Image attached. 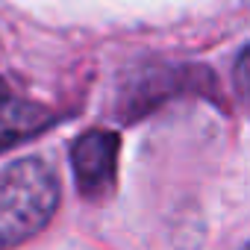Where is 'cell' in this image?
Wrapping results in <instances>:
<instances>
[{
	"instance_id": "obj_1",
	"label": "cell",
	"mask_w": 250,
	"mask_h": 250,
	"mask_svg": "<svg viewBox=\"0 0 250 250\" xmlns=\"http://www.w3.org/2000/svg\"><path fill=\"white\" fill-rule=\"evenodd\" d=\"M59 206L56 171L36 156L0 171V250H12L39 235Z\"/></svg>"
},
{
	"instance_id": "obj_3",
	"label": "cell",
	"mask_w": 250,
	"mask_h": 250,
	"mask_svg": "<svg viewBox=\"0 0 250 250\" xmlns=\"http://www.w3.org/2000/svg\"><path fill=\"white\" fill-rule=\"evenodd\" d=\"M47 124H53V115L42 106L0 97V150L42 133Z\"/></svg>"
},
{
	"instance_id": "obj_2",
	"label": "cell",
	"mask_w": 250,
	"mask_h": 250,
	"mask_svg": "<svg viewBox=\"0 0 250 250\" xmlns=\"http://www.w3.org/2000/svg\"><path fill=\"white\" fill-rule=\"evenodd\" d=\"M118 136L109 130H88L83 133L71 147V168L77 188L85 197H100L115 183L118 168Z\"/></svg>"
},
{
	"instance_id": "obj_4",
	"label": "cell",
	"mask_w": 250,
	"mask_h": 250,
	"mask_svg": "<svg viewBox=\"0 0 250 250\" xmlns=\"http://www.w3.org/2000/svg\"><path fill=\"white\" fill-rule=\"evenodd\" d=\"M0 97H9V94H6V85H3V80H0Z\"/></svg>"
}]
</instances>
